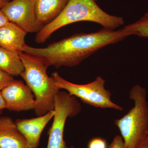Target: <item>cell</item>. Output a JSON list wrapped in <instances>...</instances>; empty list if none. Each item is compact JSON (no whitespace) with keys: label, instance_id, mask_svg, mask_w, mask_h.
<instances>
[{"label":"cell","instance_id":"6da1fadb","mask_svg":"<svg viewBox=\"0 0 148 148\" xmlns=\"http://www.w3.org/2000/svg\"><path fill=\"white\" fill-rule=\"evenodd\" d=\"M129 36L124 28L117 31L104 29L94 33L75 34L45 48L27 45L24 52L39 57L47 67H73L102 48Z\"/></svg>","mask_w":148,"mask_h":148},{"label":"cell","instance_id":"7a4b0ae2","mask_svg":"<svg viewBox=\"0 0 148 148\" xmlns=\"http://www.w3.org/2000/svg\"><path fill=\"white\" fill-rule=\"evenodd\" d=\"M96 1L97 0H69L60 14L37 33L35 41L37 43H43L55 31L78 21L95 22L103 26L104 29L112 30L124 24L122 17L107 13Z\"/></svg>","mask_w":148,"mask_h":148},{"label":"cell","instance_id":"3957f363","mask_svg":"<svg viewBox=\"0 0 148 148\" xmlns=\"http://www.w3.org/2000/svg\"><path fill=\"white\" fill-rule=\"evenodd\" d=\"M19 56L24 66L20 75L34 93L36 100L35 113L41 116L54 110L55 97L60 89L51 77L48 75V67L39 57L21 52Z\"/></svg>","mask_w":148,"mask_h":148},{"label":"cell","instance_id":"277c9868","mask_svg":"<svg viewBox=\"0 0 148 148\" xmlns=\"http://www.w3.org/2000/svg\"><path fill=\"white\" fill-rule=\"evenodd\" d=\"M130 98L134 106L114 123L120 131L125 148H139L148 130V103L145 88L137 84L131 88Z\"/></svg>","mask_w":148,"mask_h":148},{"label":"cell","instance_id":"5b68a950","mask_svg":"<svg viewBox=\"0 0 148 148\" xmlns=\"http://www.w3.org/2000/svg\"><path fill=\"white\" fill-rule=\"evenodd\" d=\"M54 84L59 89L66 90L70 95L79 98L89 106L102 109L122 111L123 108L111 101V93L105 88L106 81L98 76L93 81L84 84H78L68 81L57 72L51 76Z\"/></svg>","mask_w":148,"mask_h":148},{"label":"cell","instance_id":"8992f818","mask_svg":"<svg viewBox=\"0 0 148 148\" xmlns=\"http://www.w3.org/2000/svg\"><path fill=\"white\" fill-rule=\"evenodd\" d=\"M80 104L76 97L67 91H60L55 97V114L51 127L49 130L47 148H69L64 140V130L68 118L76 116L81 110Z\"/></svg>","mask_w":148,"mask_h":148},{"label":"cell","instance_id":"52a82bcc","mask_svg":"<svg viewBox=\"0 0 148 148\" xmlns=\"http://www.w3.org/2000/svg\"><path fill=\"white\" fill-rule=\"evenodd\" d=\"M10 22L28 33H38L44 26L37 22L35 0H12L1 9Z\"/></svg>","mask_w":148,"mask_h":148},{"label":"cell","instance_id":"ba28073f","mask_svg":"<svg viewBox=\"0 0 148 148\" xmlns=\"http://www.w3.org/2000/svg\"><path fill=\"white\" fill-rule=\"evenodd\" d=\"M1 91L5 101L6 109L16 112L34 110V95L21 81L14 80Z\"/></svg>","mask_w":148,"mask_h":148},{"label":"cell","instance_id":"9c48e42d","mask_svg":"<svg viewBox=\"0 0 148 148\" xmlns=\"http://www.w3.org/2000/svg\"><path fill=\"white\" fill-rule=\"evenodd\" d=\"M55 113L53 110L41 116L29 119H17L15 121L18 130L32 148L38 147L43 130L49 122L53 118Z\"/></svg>","mask_w":148,"mask_h":148},{"label":"cell","instance_id":"30bf717a","mask_svg":"<svg viewBox=\"0 0 148 148\" xmlns=\"http://www.w3.org/2000/svg\"><path fill=\"white\" fill-rule=\"evenodd\" d=\"M0 148H32L9 116L0 117Z\"/></svg>","mask_w":148,"mask_h":148},{"label":"cell","instance_id":"8fae6325","mask_svg":"<svg viewBox=\"0 0 148 148\" xmlns=\"http://www.w3.org/2000/svg\"><path fill=\"white\" fill-rule=\"evenodd\" d=\"M27 33L16 24L9 22L0 27V46L19 54L24 52L27 45Z\"/></svg>","mask_w":148,"mask_h":148},{"label":"cell","instance_id":"7c38bea8","mask_svg":"<svg viewBox=\"0 0 148 148\" xmlns=\"http://www.w3.org/2000/svg\"><path fill=\"white\" fill-rule=\"evenodd\" d=\"M69 0H35L37 22L44 26L54 20L62 12Z\"/></svg>","mask_w":148,"mask_h":148},{"label":"cell","instance_id":"4fadbf2b","mask_svg":"<svg viewBox=\"0 0 148 148\" xmlns=\"http://www.w3.org/2000/svg\"><path fill=\"white\" fill-rule=\"evenodd\" d=\"M0 69L17 76L24 71V66L18 53L0 46Z\"/></svg>","mask_w":148,"mask_h":148},{"label":"cell","instance_id":"5bb4252c","mask_svg":"<svg viewBox=\"0 0 148 148\" xmlns=\"http://www.w3.org/2000/svg\"><path fill=\"white\" fill-rule=\"evenodd\" d=\"M130 36L135 35L148 38V12H146L138 21L124 27Z\"/></svg>","mask_w":148,"mask_h":148},{"label":"cell","instance_id":"9a60e30c","mask_svg":"<svg viewBox=\"0 0 148 148\" xmlns=\"http://www.w3.org/2000/svg\"><path fill=\"white\" fill-rule=\"evenodd\" d=\"M14 80L13 76L0 69V91Z\"/></svg>","mask_w":148,"mask_h":148},{"label":"cell","instance_id":"2e32d148","mask_svg":"<svg viewBox=\"0 0 148 148\" xmlns=\"http://www.w3.org/2000/svg\"><path fill=\"white\" fill-rule=\"evenodd\" d=\"M106 140L100 138L91 139L88 143V148H107Z\"/></svg>","mask_w":148,"mask_h":148},{"label":"cell","instance_id":"e0dca14e","mask_svg":"<svg viewBox=\"0 0 148 148\" xmlns=\"http://www.w3.org/2000/svg\"><path fill=\"white\" fill-rule=\"evenodd\" d=\"M107 148H125L124 141L121 135H117Z\"/></svg>","mask_w":148,"mask_h":148},{"label":"cell","instance_id":"ac0fdd59","mask_svg":"<svg viewBox=\"0 0 148 148\" xmlns=\"http://www.w3.org/2000/svg\"><path fill=\"white\" fill-rule=\"evenodd\" d=\"M7 17L5 16L2 10L0 9V27H2L5 24L9 22Z\"/></svg>","mask_w":148,"mask_h":148},{"label":"cell","instance_id":"d6986e66","mask_svg":"<svg viewBox=\"0 0 148 148\" xmlns=\"http://www.w3.org/2000/svg\"><path fill=\"white\" fill-rule=\"evenodd\" d=\"M6 109L5 101L3 97L1 91H0V114L2 113L4 110Z\"/></svg>","mask_w":148,"mask_h":148},{"label":"cell","instance_id":"ffe728a7","mask_svg":"<svg viewBox=\"0 0 148 148\" xmlns=\"http://www.w3.org/2000/svg\"><path fill=\"white\" fill-rule=\"evenodd\" d=\"M139 148H148V138L147 136L143 140Z\"/></svg>","mask_w":148,"mask_h":148},{"label":"cell","instance_id":"44dd1931","mask_svg":"<svg viewBox=\"0 0 148 148\" xmlns=\"http://www.w3.org/2000/svg\"><path fill=\"white\" fill-rule=\"evenodd\" d=\"M8 2L9 0H0V9L2 8Z\"/></svg>","mask_w":148,"mask_h":148},{"label":"cell","instance_id":"7402d4cb","mask_svg":"<svg viewBox=\"0 0 148 148\" xmlns=\"http://www.w3.org/2000/svg\"><path fill=\"white\" fill-rule=\"evenodd\" d=\"M69 148H75V147H74L73 146H71Z\"/></svg>","mask_w":148,"mask_h":148},{"label":"cell","instance_id":"603a6c76","mask_svg":"<svg viewBox=\"0 0 148 148\" xmlns=\"http://www.w3.org/2000/svg\"><path fill=\"white\" fill-rule=\"evenodd\" d=\"M147 137L148 138V130L147 132Z\"/></svg>","mask_w":148,"mask_h":148}]
</instances>
